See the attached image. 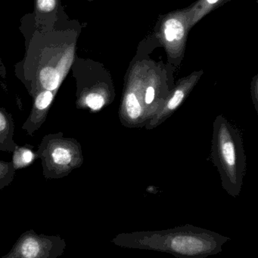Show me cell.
Instances as JSON below:
<instances>
[{
  "instance_id": "5bb4252c",
  "label": "cell",
  "mask_w": 258,
  "mask_h": 258,
  "mask_svg": "<svg viewBox=\"0 0 258 258\" xmlns=\"http://www.w3.org/2000/svg\"><path fill=\"white\" fill-rule=\"evenodd\" d=\"M6 124H7V122H6V119L5 118L4 115L0 113V132L6 128Z\"/></svg>"
},
{
  "instance_id": "3957f363",
  "label": "cell",
  "mask_w": 258,
  "mask_h": 258,
  "mask_svg": "<svg viewBox=\"0 0 258 258\" xmlns=\"http://www.w3.org/2000/svg\"><path fill=\"white\" fill-rule=\"evenodd\" d=\"M41 85L46 90H55L60 83V75L53 68H45L39 74Z\"/></svg>"
},
{
  "instance_id": "6da1fadb",
  "label": "cell",
  "mask_w": 258,
  "mask_h": 258,
  "mask_svg": "<svg viewBox=\"0 0 258 258\" xmlns=\"http://www.w3.org/2000/svg\"><path fill=\"white\" fill-rule=\"evenodd\" d=\"M66 247V242L60 236L38 234L34 230H29L1 258H59Z\"/></svg>"
},
{
  "instance_id": "9c48e42d",
  "label": "cell",
  "mask_w": 258,
  "mask_h": 258,
  "mask_svg": "<svg viewBox=\"0 0 258 258\" xmlns=\"http://www.w3.org/2000/svg\"><path fill=\"white\" fill-rule=\"evenodd\" d=\"M53 95L50 91H45V92H42L38 95L35 102L36 108L39 110H44L46 108L51 104L53 101Z\"/></svg>"
},
{
  "instance_id": "7c38bea8",
  "label": "cell",
  "mask_w": 258,
  "mask_h": 258,
  "mask_svg": "<svg viewBox=\"0 0 258 258\" xmlns=\"http://www.w3.org/2000/svg\"><path fill=\"white\" fill-rule=\"evenodd\" d=\"M33 153L30 150H24L21 155V161L24 164H29L33 160Z\"/></svg>"
},
{
  "instance_id": "277c9868",
  "label": "cell",
  "mask_w": 258,
  "mask_h": 258,
  "mask_svg": "<svg viewBox=\"0 0 258 258\" xmlns=\"http://www.w3.org/2000/svg\"><path fill=\"white\" fill-rule=\"evenodd\" d=\"M223 0H201L194 9L193 23L201 19L215 6L221 4Z\"/></svg>"
},
{
  "instance_id": "8fae6325",
  "label": "cell",
  "mask_w": 258,
  "mask_h": 258,
  "mask_svg": "<svg viewBox=\"0 0 258 258\" xmlns=\"http://www.w3.org/2000/svg\"><path fill=\"white\" fill-rule=\"evenodd\" d=\"M56 0H37V6L42 12H51L55 9Z\"/></svg>"
},
{
  "instance_id": "8992f818",
  "label": "cell",
  "mask_w": 258,
  "mask_h": 258,
  "mask_svg": "<svg viewBox=\"0 0 258 258\" xmlns=\"http://www.w3.org/2000/svg\"><path fill=\"white\" fill-rule=\"evenodd\" d=\"M53 160L59 165H67L71 162V155L69 150L64 147H58L53 152Z\"/></svg>"
},
{
  "instance_id": "4fadbf2b",
  "label": "cell",
  "mask_w": 258,
  "mask_h": 258,
  "mask_svg": "<svg viewBox=\"0 0 258 258\" xmlns=\"http://www.w3.org/2000/svg\"><path fill=\"white\" fill-rule=\"evenodd\" d=\"M154 98V89L153 87H148L145 95V102L146 104H151Z\"/></svg>"
},
{
  "instance_id": "30bf717a",
  "label": "cell",
  "mask_w": 258,
  "mask_h": 258,
  "mask_svg": "<svg viewBox=\"0 0 258 258\" xmlns=\"http://www.w3.org/2000/svg\"><path fill=\"white\" fill-rule=\"evenodd\" d=\"M184 98V92L183 91H177L174 94V96L171 98L168 102V107L170 110H174L176 107L180 105V103L183 101Z\"/></svg>"
},
{
  "instance_id": "7a4b0ae2",
  "label": "cell",
  "mask_w": 258,
  "mask_h": 258,
  "mask_svg": "<svg viewBox=\"0 0 258 258\" xmlns=\"http://www.w3.org/2000/svg\"><path fill=\"white\" fill-rule=\"evenodd\" d=\"M187 22L182 14H173L165 18L161 27V33L166 42L178 43L186 37Z\"/></svg>"
},
{
  "instance_id": "5b68a950",
  "label": "cell",
  "mask_w": 258,
  "mask_h": 258,
  "mask_svg": "<svg viewBox=\"0 0 258 258\" xmlns=\"http://www.w3.org/2000/svg\"><path fill=\"white\" fill-rule=\"evenodd\" d=\"M126 108H127L129 116L131 119H137L140 116L142 108H141L140 104L134 94L130 93L127 95V98H126Z\"/></svg>"
},
{
  "instance_id": "ba28073f",
  "label": "cell",
  "mask_w": 258,
  "mask_h": 258,
  "mask_svg": "<svg viewBox=\"0 0 258 258\" xmlns=\"http://www.w3.org/2000/svg\"><path fill=\"white\" fill-rule=\"evenodd\" d=\"M86 105L92 110H100L105 104L103 97L99 94L91 93L86 98Z\"/></svg>"
},
{
  "instance_id": "52a82bcc",
  "label": "cell",
  "mask_w": 258,
  "mask_h": 258,
  "mask_svg": "<svg viewBox=\"0 0 258 258\" xmlns=\"http://www.w3.org/2000/svg\"><path fill=\"white\" fill-rule=\"evenodd\" d=\"M222 153L225 162L232 166L236 163V154H235L234 144L231 141L224 143L222 145Z\"/></svg>"
}]
</instances>
